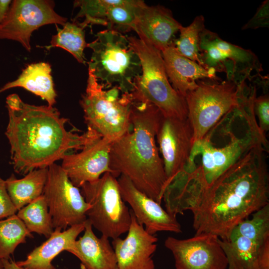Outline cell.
I'll return each mask as SVG.
<instances>
[{
  "label": "cell",
  "mask_w": 269,
  "mask_h": 269,
  "mask_svg": "<svg viewBox=\"0 0 269 269\" xmlns=\"http://www.w3.org/2000/svg\"><path fill=\"white\" fill-rule=\"evenodd\" d=\"M268 151L264 145L252 148L194 197L187 210L195 235L226 240L238 224L269 204Z\"/></svg>",
  "instance_id": "cell-1"
},
{
  "label": "cell",
  "mask_w": 269,
  "mask_h": 269,
  "mask_svg": "<svg viewBox=\"0 0 269 269\" xmlns=\"http://www.w3.org/2000/svg\"><path fill=\"white\" fill-rule=\"evenodd\" d=\"M8 122L5 134L10 146L11 164L25 175L48 168L73 150H81L96 133L88 129L82 135L68 131V119L54 106L24 102L16 94L5 101Z\"/></svg>",
  "instance_id": "cell-2"
},
{
  "label": "cell",
  "mask_w": 269,
  "mask_h": 269,
  "mask_svg": "<svg viewBox=\"0 0 269 269\" xmlns=\"http://www.w3.org/2000/svg\"><path fill=\"white\" fill-rule=\"evenodd\" d=\"M160 111L150 103L133 102L131 130L112 142L110 167L112 174L128 177L140 191L161 204L167 187L163 161L155 136Z\"/></svg>",
  "instance_id": "cell-3"
},
{
  "label": "cell",
  "mask_w": 269,
  "mask_h": 269,
  "mask_svg": "<svg viewBox=\"0 0 269 269\" xmlns=\"http://www.w3.org/2000/svg\"><path fill=\"white\" fill-rule=\"evenodd\" d=\"M256 88L245 89L239 104L225 114L200 140L194 142L187 164L200 156L196 165L206 186L210 185L252 148L268 146L254 112Z\"/></svg>",
  "instance_id": "cell-4"
},
{
  "label": "cell",
  "mask_w": 269,
  "mask_h": 269,
  "mask_svg": "<svg viewBox=\"0 0 269 269\" xmlns=\"http://www.w3.org/2000/svg\"><path fill=\"white\" fill-rule=\"evenodd\" d=\"M96 37L87 45L93 51L88 70L105 89L117 87L122 93L131 92L142 69L128 36L107 29L98 32Z\"/></svg>",
  "instance_id": "cell-5"
},
{
  "label": "cell",
  "mask_w": 269,
  "mask_h": 269,
  "mask_svg": "<svg viewBox=\"0 0 269 269\" xmlns=\"http://www.w3.org/2000/svg\"><path fill=\"white\" fill-rule=\"evenodd\" d=\"M128 39L139 58L142 69L130 93L133 102L152 104L165 118H188L185 99L170 84L161 52L136 37Z\"/></svg>",
  "instance_id": "cell-6"
},
{
  "label": "cell",
  "mask_w": 269,
  "mask_h": 269,
  "mask_svg": "<svg viewBox=\"0 0 269 269\" xmlns=\"http://www.w3.org/2000/svg\"><path fill=\"white\" fill-rule=\"evenodd\" d=\"M117 87L106 90L88 70L85 93L80 101L87 129L113 141L131 130V113L133 103L130 93Z\"/></svg>",
  "instance_id": "cell-7"
},
{
  "label": "cell",
  "mask_w": 269,
  "mask_h": 269,
  "mask_svg": "<svg viewBox=\"0 0 269 269\" xmlns=\"http://www.w3.org/2000/svg\"><path fill=\"white\" fill-rule=\"evenodd\" d=\"M234 228L219 242L227 260L226 269H269V204Z\"/></svg>",
  "instance_id": "cell-8"
},
{
  "label": "cell",
  "mask_w": 269,
  "mask_h": 269,
  "mask_svg": "<svg viewBox=\"0 0 269 269\" xmlns=\"http://www.w3.org/2000/svg\"><path fill=\"white\" fill-rule=\"evenodd\" d=\"M210 81H198L197 87L185 97L193 143L201 139L225 114L238 106L246 83L237 84L230 80Z\"/></svg>",
  "instance_id": "cell-9"
},
{
  "label": "cell",
  "mask_w": 269,
  "mask_h": 269,
  "mask_svg": "<svg viewBox=\"0 0 269 269\" xmlns=\"http://www.w3.org/2000/svg\"><path fill=\"white\" fill-rule=\"evenodd\" d=\"M81 192L91 205L86 215L92 227L109 239L120 237L129 230L130 210L121 196L118 179L110 172L86 183Z\"/></svg>",
  "instance_id": "cell-10"
},
{
  "label": "cell",
  "mask_w": 269,
  "mask_h": 269,
  "mask_svg": "<svg viewBox=\"0 0 269 269\" xmlns=\"http://www.w3.org/2000/svg\"><path fill=\"white\" fill-rule=\"evenodd\" d=\"M199 48L206 68L225 72L227 80L237 84L252 79L263 70L258 58L252 51L226 41L205 28L200 35Z\"/></svg>",
  "instance_id": "cell-11"
},
{
  "label": "cell",
  "mask_w": 269,
  "mask_h": 269,
  "mask_svg": "<svg viewBox=\"0 0 269 269\" xmlns=\"http://www.w3.org/2000/svg\"><path fill=\"white\" fill-rule=\"evenodd\" d=\"M43 195L51 216L54 229L62 230L84 223L91 205L81 191L71 182L61 165L54 163L48 167Z\"/></svg>",
  "instance_id": "cell-12"
},
{
  "label": "cell",
  "mask_w": 269,
  "mask_h": 269,
  "mask_svg": "<svg viewBox=\"0 0 269 269\" xmlns=\"http://www.w3.org/2000/svg\"><path fill=\"white\" fill-rule=\"evenodd\" d=\"M54 7V1L50 0H12L0 27V39L18 42L30 52L33 31L45 25L63 26L67 22V18L58 14Z\"/></svg>",
  "instance_id": "cell-13"
},
{
  "label": "cell",
  "mask_w": 269,
  "mask_h": 269,
  "mask_svg": "<svg viewBox=\"0 0 269 269\" xmlns=\"http://www.w3.org/2000/svg\"><path fill=\"white\" fill-rule=\"evenodd\" d=\"M164 245L173 256L175 269H227V260L217 236L204 233L186 239L168 237Z\"/></svg>",
  "instance_id": "cell-14"
},
{
  "label": "cell",
  "mask_w": 269,
  "mask_h": 269,
  "mask_svg": "<svg viewBox=\"0 0 269 269\" xmlns=\"http://www.w3.org/2000/svg\"><path fill=\"white\" fill-rule=\"evenodd\" d=\"M156 137L167 187L188 161L193 144V130L188 118L181 120L162 116Z\"/></svg>",
  "instance_id": "cell-15"
},
{
  "label": "cell",
  "mask_w": 269,
  "mask_h": 269,
  "mask_svg": "<svg viewBox=\"0 0 269 269\" xmlns=\"http://www.w3.org/2000/svg\"><path fill=\"white\" fill-rule=\"evenodd\" d=\"M113 141L97 133L77 153H68L62 159L61 167L76 187L99 179L110 167V152Z\"/></svg>",
  "instance_id": "cell-16"
},
{
  "label": "cell",
  "mask_w": 269,
  "mask_h": 269,
  "mask_svg": "<svg viewBox=\"0 0 269 269\" xmlns=\"http://www.w3.org/2000/svg\"><path fill=\"white\" fill-rule=\"evenodd\" d=\"M139 0H79L74 6L79 11L72 21L84 18L81 25L85 28L89 24L106 26L107 29L121 33L133 30Z\"/></svg>",
  "instance_id": "cell-17"
},
{
  "label": "cell",
  "mask_w": 269,
  "mask_h": 269,
  "mask_svg": "<svg viewBox=\"0 0 269 269\" xmlns=\"http://www.w3.org/2000/svg\"><path fill=\"white\" fill-rule=\"evenodd\" d=\"M118 182L123 200L130 205L137 222L147 233L154 235L159 232H182L176 216L138 190L128 177L121 175Z\"/></svg>",
  "instance_id": "cell-18"
},
{
  "label": "cell",
  "mask_w": 269,
  "mask_h": 269,
  "mask_svg": "<svg viewBox=\"0 0 269 269\" xmlns=\"http://www.w3.org/2000/svg\"><path fill=\"white\" fill-rule=\"evenodd\" d=\"M130 214L131 223L127 236L112 241L119 269H155L152 255L156 251L158 239L137 222L132 210Z\"/></svg>",
  "instance_id": "cell-19"
},
{
  "label": "cell",
  "mask_w": 269,
  "mask_h": 269,
  "mask_svg": "<svg viewBox=\"0 0 269 269\" xmlns=\"http://www.w3.org/2000/svg\"><path fill=\"white\" fill-rule=\"evenodd\" d=\"M181 26L168 8L149 6L142 0L136 10L133 30L140 40L161 52L172 43L173 36Z\"/></svg>",
  "instance_id": "cell-20"
},
{
  "label": "cell",
  "mask_w": 269,
  "mask_h": 269,
  "mask_svg": "<svg viewBox=\"0 0 269 269\" xmlns=\"http://www.w3.org/2000/svg\"><path fill=\"white\" fill-rule=\"evenodd\" d=\"M161 54L169 82L184 98L188 92L197 87V82L200 80H219L214 69L207 68L183 56L172 43L161 52Z\"/></svg>",
  "instance_id": "cell-21"
},
{
  "label": "cell",
  "mask_w": 269,
  "mask_h": 269,
  "mask_svg": "<svg viewBox=\"0 0 269 269\" xmlns=\"http://www.w3.org/2000/svg\"><path fill=\"white\" fill-rule=\"evenodd\" d=\"M88 219L84 234L68 251L81 262L82 269H119L117 257L109 239L102 235L98 238Z\"/></svg>",
  "instance_id": "cell-22"
},
{
  "label": "cell",
  "mask_w": 269,
  "mask_h": 269,
  "mask_svg": "<svg viewBox=\"0 0 269 269\" xmlns=\"http://www.w3.org/2000/svg\"><path fill=\"white\" fill-rule=\"evenodd\" d=\"M85 223L75 225L62 230L54 229L47 240L33 249L25 260L16 262L26 269H56L52 264L54 259L60 253L67 251L84 231Z\"/></svg>",
  "instance_id": "cell-23"
},
{
  "label": "cell",
  "mask_w": 269,
  "mask_h": 269,
  "mask_svg": "<svg viewBox=\"0 0 269 269\" xmlns=\"http://www.w3.org/2000/svg\"><path fill=\"white\" fill-rule=\"evenodd\" d=\"M22 88L45 100L48 106H54L57 94L51 76V65L40 62L28 65L15 80L0 88V94L9 89Z\"/></svg>",
  "instance_id": "cell-24"
},
{
  "label": "cell",
  "mask_w": 269,
  "mask_h": 269,
  "mask_svg": "<svg viewBox=\"0 0 269 269\" xmlns=\"http://www.w3.org/2000/svg\"><path fill=\"white\" fill-rule=\"evenodd\" d=\"M48 176V168L31 171L21 179L11 174L5 180L9 196L18 211L43 194Z\"/></svg>",
  "instance_id": "cell-25"
},
{
  "label": "cell",
  "mask_w": 269,
  "mask_h": 269,
  "mask_svg": "<svg viewBox=\"0 0 269 269\" xmlns=\"http://www.w3.org/2000/svg\"><path fill=\"white\" fill-rule=\"evenodd\" d=\"M57 33L53 35L50 45L44 46L47 50L53 47L61 48L72 54L79 63L87 62L84 50L87 47L84 27L78 21L67 22L62 28L55 25Z\"/></svg>",
  "instance_id": "cell-26"
},
{
  "label": "cell",
  "mask_w": 269,
  "mask_h": 269,
  "mask_svg": "<svg viewBox=\"0 0 269 269\" xmlns=\"http://www.w3.org/2000/svg\"><path fill=\"white\" fill-rule=\"evenodd\" d=\"M16 215L31 233L48 238L54 231L52 218L43 194L18 210Z\"/></svg>",
  "instance_id": "cell-27"
},
{
  "label": "cell",
  "mask_w": 269,
  "mask_h": 269,
  "mask_svg": "<svg viewBox=\"0 0 269 269\" xmlns=\"http://www.w3.org/2000/svg\"><path fill=\"white\" fill-rule=\"evenodd\" d=\"M33 238L23 222L15 214L0 220V261L9 259L16 248Z\"/></svg>",
  "instance_id": "cell-28"
},
{
  "label": "cell",
  "mask_w": 269,
  "mask_h": 269,
  "mask_svg": "<svg viewBox=\"0 0 269 269\" xmlns=\"http://www.w3.org/2000/svg\"><path fill=\"white\" fill-rule=\"evenodd\" d=\"M204 23L203 15L197 16L190 25L180 27L179 38L172 42L180 54L203 67L205 66L200 59L199 43L200 33L205 28Z\"/></svg>",
  "instance_id": "cell-29"
},
{
  "label": "cell",
  "mask_w": 269,
  "mask_h": 269,
  "mask_svg": "<svg viewBox=\"0 0 269 269\" xmlns=\"http://www.w3.org/2000/svg\"><path fill=\"white\" fill-rule=\"evenodd\" d=\"M254 112L259 121L258 124L264 134L269 130V97L268 94L256 97L254 101Z\"/></svg>",
  "instance_id": "cell-30"
},
{
  "label": "cell",
  "mask_w": 269,
  "mask_h": 269,
  "mask_svg": "<svg viewBox=\"0 0 269 269\" xmlns=\"http://www.w3.org/2000/svg\"><path fill=\"white\" fill-rule=\"evenodd\" d=\"M269 0L263 1L254 16L243 26L242 29H256L260 27H268L269 23Z\"/></svg>",
  "instance_id": "cell-31"
},
{
  "label": "cell",
  "mask_w": 269,
  "mask_h": 269,
  "mask_svg": "<svg viewBox=\"0 0 269 269\" xmlns=\"http://www.w3.org/2000/svg\"><path fill=\"white\" fill-rule=\"evenodd\" d=\"M17 211L7 192L5 180L0 176V220L15 215Z\"/></svg>",
  "instance_id": "cell-32"
},
{
  "label": "cell",
  "mask_w": 269,
  "mask_h": 269,
  "mask_svg": "<svg viewBox=\"0 0 269 269\" xmlns=\"http://www.w3.org/2000/svg\"><path fill=\"white\" fill-rule=\"evenodd\" d=\"M11 2V0H0V27L6 17Z\"/></svg>",
  "instance_id": "cell-33"
},
{
  "label": "cell",
  "mask_w": 269,
  "mask_h": 269,
  "mask_svg": "<svg viewBox=\"0 0 269 269\" xmlns=\"http://www.w3.org/2000/svg\"><path fill=\"white\" fill-rule=\"evenodd\" d=\"M2 269H26L18 265L14 261L11 259H3L1 260Z\"/></svg>",
  "instance_id": "cell-34"
},
{
  "label": "cell",
  "mask_w": 269,
  "mask_h": 269,
  "mask_svg": "<svg viewBox=\"0 0 269 269\" xmlns=\"http://www.w3.org/2000/svg\"><path fill=\"white\" fill-rule=\"evenodd\" d=\"M0 269H2V265L1 261H0Z\"/></svg>",
  "instance_id": "cell-35"
}]
</instances>
